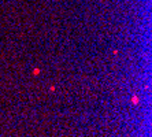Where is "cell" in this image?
<instances>
[{
	"label": "cell",
	"mask_w": 152,
	"mask_h": 137,
	"mask_svg": "<svg viewBox=\"0 0 152 137\" xmlns=\"http://www.w3.org/2000/svg\"><path fill=\"white\" fill-rule=\"evenodd\" d=\"M40 73V70L39 69H34V70H33V74H34V75H37V74Z\"/></svg>",
	"instance_id": "7a4b0ae2"
},
{
	"label": "cell",
	"mask_w": 152,
	"mask_h": 137,
	"mask_svg": "<svg viewBox=\"0 0 152 137\" xmlns=\"http://www.w3.org/2000/svg\"><path fill=\"white\" fill-rule=\"evenodd\" d=\"M130 100H132V103H133L134 105H138V104H140V99H138V96H137V95H133V96H132Z\"/></svg>",
	"instance_id": "6da1fadb"
}]
</instances>
